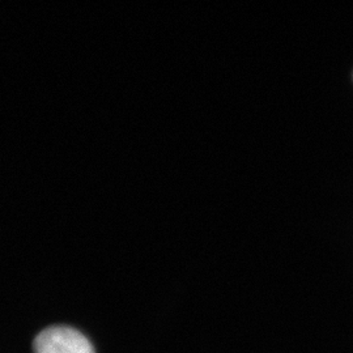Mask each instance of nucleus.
<instances>
[{
    "label": "nucleus",
    "mask_w": 353,
    "mask_h": 353,
    "mask_svg": "<svg viewBox=\"0 0 353 353\" xmlns=\"http://www.w3.org/2000/svg\"><path fill=\"white\" fill-rule=\"evenodd\" d=\"M34 353H94L92 343L75 328H45L33 343Z\"/></svg>",
    "instance_id": "nucleus-1"
}]
</instances>
